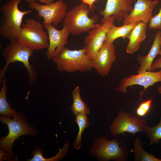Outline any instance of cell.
<instances>
[{"label": "cell", "mask_w": 161, "mask_h": 161, "mask_svg": "<svg viewBox=\"0 0 161 161\" xmlns=\"http://www.w3.org/2000/svg\"><path fill=\"white\" fill-rule=\"evenodd\" d=\"M21 0H10L0 8V35L10 41H17L24 16L32 11H21L18 4Z\"/></svg>", "instance_id": "6da1fadb"}, {"label": "cell", "mask_w": 161, "mask_h": 161, "mask_svg": "<svg viewBox=\"0 0 161 161\" xmlns=\"http://www.w3.org/2000/svg\"><path fill=\"white\" fill-rule=\"evenodd\" d=\"M0 120L7 126L9 132L7 135L0 138V148L9 153L12 158L14 157L12 148L16 139L22 135L35 136L38 134V130L30 125L21 112H18L13 119L1 115Z\"/></svg>", "instance_id": "7a4b0ae2"}, {"label": "cell", "mask_w": 161, "mask_h": 161, "mask_svg": "<svg viewBox=\"0 0 161 161\" xmlns=\"http://www.w3.org/2000/svg\"><path fill=\"white\" fill-rule=\"evenodd\" d=\"M34 50L20 44L17 41H10L2 52L5 64L0 70V85L9 65L16 61L22 63L26 69L30 84L31 85L35 82L37 78V72L35 68L30 64L29 61V58L32 55Z\"/></svg>", "instance_id": "3957f363"}, {"label": "cell", "mask_w": 161, "mask_h": 161, "mask_svg": "<svg viewBox=\"0 0 161 161\" xmlns=\"http://www.w3.org/2000/svg\"><path fill=\"white\" fill-rule=\"evenodd\" d=\"M52 60L56 64L57 70L61 72H87L93 69L84 47L78 50H70L64 47Z\"/></svg>", "instance_id": "277c9868"}, {"label": "cell", "mask_w": 161, "mask_h": 161, "mask_svg": "<svg viewBox=\"0 0 161 161\" xmlns=\"http://www.w3.org/2000/svg\"><path fill=\"white\" fill-rule=\"evenodd\" d=\"M92 11L87 4L83 3L75 6L67 12L63 20V24L66 25L70 34L78 35L98 26V18L96 15L91 17L88 15Z\"/></svg>", "instance_id": "5b68a950"}, {"label": "cell", "mask_w": 161, "mask_h": 161, "mask_svg": "<svg viewBox=\"0 0 161 161\" xmlns=\"http://www.w3.org/2000/svg\"><path fill=\"white\" fill-rule=\"evenodd\" d=\"M44 25L32 18L27 19L22 24L17 41L20 44L33 50L47 48L48 36L44 30Z\"/></svg>", "instance_id": "8992f818"}, {"label": "cell", "mask_w": 161, "mask_h": 161, "mask_svg": "<svg viewBox=\"0 0 161 161\" xmlns=\"http://www.w3.org/2000/svg\"><path fill=\"white\" fill-rule=\"evenodd\" d=\"M116 139L109 140L105 136L97 137L89 149V153L100 161L125 160L127 157L126 150L120 145Z\"/></svg>", "instance_id": "52a82bcc"}, {"label": "cell", "mask_w": 161, "mask_h": 161, "mask_svg": "<svg viewBox=\"0 0 161 161\" xmlns=\"http://www.w3.org/2000/svg\"><path fill=\"white\" fill-rule=\"evenodd\" d=\"M29 6L37 11L40 18H43L44 26L52 24L54 26H57L63 22L67 12V5L63 0L47 4L33 1L29 3Z\"/></svg>", "instance_id": "ba28073f"}, {"label": "cell", "mask_w": 161, "mask_h": 161, "mask_svg": "<svg viewBox=\"0 0 161 161\" xmlns=\"http://www.w3.org/2000/svg\"><path fill=\"white\" fill-rule=\"evenodd\" d=\"M146 123L145 119H140L120 109L110 129L112 134L114 136L123 134L125 132L133 134L139 132H145Z\"/></svg>", "instance_id": "9c48e42d"}, {"label": "cell", "mask_w": 161, "mask_h": 161, "mask_svg": "<svg viewBox=\"0 0 161 161\" xmlns=\"http://www.w3.org/2000/svg\"><path fill=\"white\" fill-rule=\"evenodd\" d=\"M115 19L113 16L109 17L103 24L88 31L84 44L86 54L90 60H93L104 43L107 32L114 24Z\"/></svg>", "instance_id": "30bf717a"}, {"label": "cell", "mask_w": 161, "mask_h": 161, "mask_svg": "<svg viewBox=\"0 0 161 161\" xmlns=\"http://www.w3.org/2000/svg\"><path fill=\"white\" fill-rule=\"evenodd\" d=\"M159 82H161V69L155 72L146 71L138 73L137 75H131L124 78L120 80L119 86L115 90L117 92L126 93L127 92V88L129 86L134 85L143 86L144 90L140 93V99L148 87Z\"/></svg>", "instance_id": "8fae6325"}, {"label": "cell", "mask_w": 161, "mask_h": 161, "mask_svg": "<svg viewBox=\"0 0 161 161\" xmlns=\"http://www.w3.org/2000/svg\"><path fill=\"white\" fill-rule=\"evenodd\" d=\"M44 27L47 31L49 41L46 56L48 60H52L67 45L70 33L67 26L64 24L61 30L57 29L52 24Z\"/></svg>", "instance_id": "7c38bea8"}, {"label": "cell", "mask_w": 161, "mask_h": 161, "mask_svg": "<svg viewBox=\"0 0 161 161\" xmlns=\"http://www.w3.org/2000/svg\"><path fill=\"white\" fill-rule=\"evenodd\" d=\"M158 3L159 0H136L132 11L124 18L123 24L141 21L147 24L153 17V10Z\"/></svg>", "instance_id": "4fadbf2b"}, {"label": "cell", "mask_w": 161, "mask_h": 161, "mask_svg": "<svg viewBox=\"0 0 161 161\" xmlns=\"http://www.w3.org/2000/svg\"><path fill=\"white\" fill-rule=\"evenodd\" d=\"M116 58L115 50L113 43H107L104 41L95 57L92 61V66L100 76H106Z\"/></svg>", "instance_id": "5bb4252c"}, {"label": "cell", "mask_w": 161, "mask_h": 161, "mask_svg": "<svg viewBox=\"0 0 161 161\" xmlns=\"http://www.w3.org/2000/svg\"><path fill=\"white\" fill-rule=\"evenodd\" d=\"M135 0H107L105 9L99 10L100 16H103L101 20V24H104L111 16L115 20L120 22L132 10V4Z\"/></svg>", "instance_id": "9a60e30c"}, {"label": "cell", "mask_w": 161, "mask_h": 161, "mask_svg": "<svg viewBox=\"0 0 161 161\" xmlns=\"http://www.w3.org/2000/svg\"><path fill=\"white\" fill-rule=\"evenodd\" d=\"M160 31L156 35L151 49L145 56L138 55L137 59L140 64L137 70L138 73L144 72L146 71H151L153 61L157 55L159 54L160 49Z\"/></svg>", "instance_id": "2e32d148"}, {"label": "cell", "mask_w": 161, "mask_h": 161, "mask_svg": "<svg viewBox=\"0 0 161 161\" xmlns=\"http://www.w3.org/2000/svg\"><path fill=\"white\" fill-rule=\"evenodd\" d=\"M147 25L140 22L131 30L127 38L129 42L126 48L127 53L132 54L139 49L141 43L146 38Z\"/></svg>", "instance_id": "e0dca14e"}, {"label": "cell", "mask_w": 161, "mask_h": 161, "mask_svg": "<svg viewBox=\"0 0 161 161\" xmlns=\"http://www.w3.org/2000/svg\"><path fill=\"white\" fill-rule=\"evenodd\" d=\"M138 22L127 24H123L120 27H117L113 24L108 30L105 41L107 43H113L118 38H128L130 32Z\"/></svg>", "instance_id": "ac0fdd59"}, {"label": "cell", "mask_w": 161, "mask_h": 161, "mask_svg": "<svg viewBox=\"0 0 161 161\" xmlns=\"http://www.w3.org/2000/svg\"><path fill=\"white\" fill-rule=\"evenodd\" d=\"M69 143L66 141L62 148L60 149L59 152L55 156L48 158L44 157L42 154L44 152L42 148L36 147L33 149L32 154L33 158L28 160L30 161H57L63 159L66 156L68 151Z\"/></svg>", "instance_id": "d6986e66"}, {"label": "cell", "mask_w": 161, "mask_h": 161, "mask_svg": "<svg viewBox=\"0 0 161 161\" xmlns=\"http://www.w3.org/2000/svg\"><path fill=\"white\" fill-rule=\"evenodd\" d=\"M1 89L0 92V113L3 116L7 117H13L18 112L12 109L6 99V93L7 90V80L4 78L1 84Z\"/></svg>", "instance_id": "ffe728a7"}, {"label": "cell", "mask_w": 161, "mask_h": 161, "mask_svg": "<svg viewBox=\"0 0 161 161\" xmlns=\"http://www.w3.org/2000/svg\"><path fill=\"white\" fill-rule=\"evenodd\" d=\"M72 95L73 98L72 104L71 106L72 112L75 115L80 113L89 114L90 112L89 109L81 98L80 88L78 86L75 87Z\"/></svg>", "instance_id": "44dd1931"}, {"label": "cell", "mask_w": 161, "mask_h": 161, "mask_svg": "<svg viewBox=\"0 0 161 161\" xmlns=\"http://www.w3.org/2000/svg\"><path fill=\"white\" fill-rule=\"evenodd\" d=\"M134 147L131 151L134 154V161H161V159L146 151L142 147L141 141L137 138L134 142Z\"/></svg>", "instance_id": "7402d4cb"}, {"label": "cell", "mask_w": 161, "mask_h": 161, "mask_svg": "<svg viewBox=\"0 0 161 161\" xmlns=\"http://www.w3.org/2000/svg\"><path fill=\"white\" fill-rule=\"evenodd\" d=\"M75 115V121L78 124L79 129L73 143V146L75 149L78 150L81 147L82 133L84 130L89 126V123L87 114L80 113Z\"/></svg>", "instance_id": "603a6c76"}, {"label": "cell", "mask_w": 161, "mask_h": 161, "mask_svg": "<svg viewBox=\"0 0 161 161\" xmlns=\"http://www.w3.org/2000/svg\"><path fill=\"white\" fill-rule=\"evenodd\" d=\"M145 132L148 134L150 144L158 143L161 139V118L159 123L155 126L150 127L146 125Z\"/></svg>", "instance_id": "cb8c5ba5"}, {"label": "cell", "mask_w": 161, "mask_h": 161, "mask_svg": "<svg viewBox=\"0 0 161 161\" xmlns=\"http://www.w3.org/2000/svg\"><path fill=\"white\" fill-rule=\"evenodd\" d=\"M152 102L151 99H149L141 103L136 110V113L140 116H144L149 110Z\"/></svg>", "instance_id": "d4e9b609"}, {"label": "cell", "mask_w": 161, "mask_h": 161, "mask_svg": "<svg viewBox=\"0 0 161 161\" xmlns=\"http://www.w3.org/2000/svg\"><path fill=\"white\" fill-rule=\"evenodd\" d=\"M149 23L150 29H161V7L159 13L152 17Z\"/></svg>", "instance_id": "484cf974"}, {"label": "cell", "mask_w": 161, "mask_h": 161, "mask_svg": "<svg viewBox=\"0 0 161 161\" xmlns=\"http://www.w3.org/2000/svg\"><path fill=\"white\" fill-rule=\"evenodd\" d=\"M0 160L3 161L10 160L11 157L10 155L5 151L0 149Z\"/></svg>", "instance_id": "4316f807"}, {"label": "cell", "mask_w": 161, "mask_h": 161, "mask_svg": "<svg viewBox=\"0 0 161 161\" xmlns=\"http://www.w3.org/2000/svg\"><path fill=\"white\" fill-rule=\"evenodd\" d=\"M158 68H161V57L153 63L151 68V71H154Z\"/></svg>", "instance_id": "83f0119b"}, {"label": "cell", "mask_w": 161, "mask_h": 161, "mask_svg": "<svg viewBox=\"0 0 161 161\" xmlns=\"http://www.w3.org/2000/svg\"><path fill=\"white\" fill-rule=\"evenodd\" d=\"M55 0H25V1L27 3L36 1H39L40 3L45 4H49L54 2Z\"/></svg>", "instance_id": "f1b7e54d"}, {"label": "cell", "mask_w": 161, "mask_h": 161, "mask_svg": "<svg viewBox=\"0 0 161 161\" xmlns=\"http://www.w3.org/2000/svg\"><path fill=\"white\" fill-rule=\"evenodd\" d=\"M97 0H81L82 3L87 4L90 7L92 10L93 9L94 4Z\"/></svg>", "instance_id": "f546056e"}, {"label": "cell", "mask_w": 161, "mask_h": 161, "mask_svg": "<svg viewBox=\"0 0 161 161\" xmlns=\"http://www.w3.org/2000/svg\"><path fill=\"white\" fill-rule=\"evenodd\" d=\"M157 90L158 92L161 94V85L158 87Z\"/></svg>", "instance_id": "4dcf8cb0"}, {"label": "cell", "mask_w": 161, "mask_h": 161, "mask_svg": "<svg viewBox=\"0 0 161 161\" xmlns=\"http://www.w3.org/2000/svg\"><path fill=\"white\" fill-rule=\"evenodd\" d=\"M160 49L159 53V54L161 55V30L160 31Z\"/></svg>", "instance_id": "1f68e13d"}]
</instances>
